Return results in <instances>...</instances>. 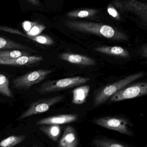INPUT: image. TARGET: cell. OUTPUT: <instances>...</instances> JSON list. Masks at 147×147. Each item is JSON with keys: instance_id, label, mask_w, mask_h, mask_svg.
<instances>
[{"instance_id": "1", "label": "cell", "mask_w": 147, "mask_h": 147, "mask_svg": "<svg viewBox=\"0 0 147 147\" xmlns=\"http://www.w3.org/2000/svg\"><path fill=\"white\" fill-rule=\"evenodd\" d=\"M143 75V72L134 74L102 87L96 93L94 97V106H98L105 102L117 92L135 80L142 78Z\"/></svg>"}, {"instance_id": "2", "label": "cell", "mask_w": 147, "mask_h": 147, "mask_svg": "<svg viewBox=\"0 0 147 147\" xmlns=\"http://www.w3.org/2000/svg\"><path fill=\"white\" fill-rule=\"evenodd\" d=\"M87 77L75 76L57 80H48L36 89L41 94H46L81 85L89 81Z\"/></svg>"}, {"instance_id": "3", "label": "cell", "mask_w": 147, "mask_h": 147, "mask_svg": "<svg viewBox=\"0 0 147 147\" xmlns=\"http://www.w3.org/2000/svg\"><path fill=\"white\" fill-rule=\"evenodd\" d=\"M96 125L107 129L119 132L123 134L133 136L134 132L130 128L131 123L127 119L115 117H105L93 121Z\"/></svg>"}, {"instance_id": "4", "label": "cell", "mask_w": 147, "mask_h": 147, "mask_svg": "<svg viewBox=\"0 0 147 147\" xmlns=\"http://www.w3.org/2000/svg\"><path fill=\"white\" fill-rule=\"evenodd\" d=\"M52 72L51 70L38 69L16 78L12 81L13 87L19 90H28L42 81Z\"/></svg>"}, {"instance_id": "5", "label": "cell", "mask_w": 147, "mask_h": 147, "mask_svg": "<svg viewBox=\"0 0 147 147\" xmlns=\"http://www.w3.org/2000/svg\"><path fill=\"white\" fill-rule=\"evenodd\" d=\"M73 27L81 31L96 34L104 38L117 40H127V37L122 33L117 32L113 28L108 25L96 26L89 24H76Z\"/></svg>"}, {"instance_id": "6", "label": "cell", "mask_w": 147, "mask_h": 147, "mask_svg": "<svg viewBox=\"0 0 147 147\" xmlns=\"http://www.w3.org/2000/svg\"><path fill=\"white\" fill-rule=\"evenodd\" d=\"M147 94L146 82H139L126 86L110 98L112 102H117L126 99L145 96Z\"/></svg>"}, {"instance_id": "7", "label": "cell", "mask_w": 147, "mask_h": 147, "mask_svg": "<svg viewBox=\"0 0 147 147\" xmlns=\"http://www.w3.org/2000/svg\"><path fill=\"white\" fill-rule=\"evenodd\" d=\"M63 98L62 96H57L35 101L20 116L18 120H23L29 117L46 112L52 106L60 102Z\"/></svg>"}, {"instance_id": "8", "label": "cell", "mask_w": 147, "mask_h": 147, "mask_svg": "<svg viewBox=\"0 0 147 147\" xmlns=\"http://www.w3.org/2000/svg\"><path fill=\"white\" fill-rule=\"evenodd\" d=\"M43 59L42 57L40 56H24L15 59L0 57V65L32 66Z\"/></svg>"}, {"instance_id": "9", "label": "cell", "mask_w": 147, "mask_h": 147, "mask_svg": "<svg viewBox=\"0 0 147 147\" xmlns=\"http://www.w3.org/2000/svg\"><path fill=\"white\" fill-rule=\"evenodd\" d=\"M78 116L75 114H64L43 118L38 121V125H62L74 122L77 121Z\"/></svg>"}, {"instance_id": "10", "label": "cell", "mask_w": 147, "mask_h": 147, "mask_svg": "<svg viewBox=\"0 0 147 147\" xmlns=\"http://www.w3.org/2000/svg\"><path fill=\"white\" fill-rule=\"evenodd\" d=\"M60 59L73 64L85 66H93L96 65V61L93 59L84 56L70 53H63L58 56Z\"/></svg>"}, {"instance_id": "11", "label": "cell", "mask_w": 147, "mask_h": 147, "mask_svg": "<svg viewBox=\"0 0 147 147\" xmlns=\"http://www.w3.org/2000/svg\"><path fill=\"white\" fill-rule=\"evenodd\" d=\"M0 30L26 37L41 45L50 46L54 44V41L53 39L48 35L39 34L35 36H28L19 30L7 27L0 26Z\"/></svg>"}, {"instance_id": "12", "label": "cell", "mask_w": 147, "mask_h": 147, "mask_svg": "<svg viewBox=\"0 0 147 147\" xmlns=\"http://www.w3.org/2000/svg\"><path fill=\"white\" fill-rule=\"evenodd\" d=\"M78 140L73 127L69 125L64 131L59 142L58 147H77Z\"/></svg>"}, {"instance_id": "13", "label": "cell", "mask_w": 147, "mask_h": 147, "mask_svg": "<svg viewBox=\"0 0 147 147\" xmlns=\"http://www.w3.org/2000/svg\"><path fill=\"white\" fill-rule=\"evenodd\" d=\"M98 52L122 58H129L130 54L126 49L119 46H101L94 48Z\"/></svg>"}, {"instance_id": "14", "label": "cell", "mask_w": 147, "mask_h": 147, "mask_svg": "<svg viewBox=\"0 0 147 147\" xmlns=\"http://www.w3.org/2000/svg\"><path fill=\"white\" fill-rule=\"evenodd\" d=\"M90 90V86L89 85L82 86L75 88L72 91V103L79 105L84 103Z\"/></svg>"}, {"instance_id": "15", "label": "cell", "mask_w": 147, "mask_h": 147, "mask_svg": "<svg viewBox=\"0 0 147 147\" xmlns=\"http://www.w3.org/2000/svg\"><path fill=\"white\" fill-rule=\"evenodd\" d=\"M23 29L28 36H35L39 35L46 28L44 25H41L36 22H24L22 23Z\"/></svg>"}, {"instance_id": "16", "label": "cell", "mask_w": 147, "mask_h": 147, "mask_svg": "<svg viewBox=\"0 0 147 147\" xmlns=\"http://www.w3.org/2000/svg\"><path fill=\"white\" fill-rule=\"evenodd\" d=\"M39 129L55 142L58 141L61 134V128L60 125H42Z\"/></svg>"}, {"instance_id": "17", "label": "cell", "mask_w": 147, "mask_h": 147, "mask_svg": "<svg viewBox=\"0 0 147 147\" xmlns=\"http://www.w3.org/2000/svg\"><path fill=\"white\" fill-rule=\"evenodd\" d=\"M92 145L96 147H133L121 142L107 138L94 140Z\"/></svg>"}, {"instance_id": "18", "label": "cell", "mask_w": 147, "mask_h": 147, "mask_svg": "<svg viewBox=\"0 0 147 147\" xmlns=\"http://www.w3.org/2000/svg\"><path fill=\"white\" fill-rule=\"evenodd\" d=\"M28 47L26 46L10 40L8 39L0 37V50H25Z\"/></svg>"}, {"instance_id": "19", "label": "cell", "mask_w": 147, "mask_h": 147, "mask_svg": "<svg viewBox=\"0 0 147 147\" xmlns=\"http://www.w3.org/2000/svg\"><path fill=\"white\" fill-rule=\"evenodd\" d=\"M26 135L11 136L0 142V147H13L23 141Z\"/></svg>"}, {"instance_id": "20", "label": "cell", "mask_w": 147, "mask_h": 147, "mask_svg": "<svg viewBox=\"0 0 147 147\" xmlns=\"http://www.w3.org/2000/svg\"><path fill=\"white\" fill-rule=\"evenodd\" d=\"M0 94L9 98L13 96V92L9 87L8 78L2 74H0Z\"/></svg>"}, {"instance_id": "21", "label": "cell", "mask_w": 147, "mask_h": 147, "mask_svg": "<svg viewBox=\"0 0 147 147\" xmlns=\"http://www.w3.org/2000/svg\"><path fill=\"white\" fill-rule=\"evenodd\" d=\"M30 54L29 53L18 50H7L0 51V57L5 58H18L24 56H30Z\"/></svg>"}, {"instance_id": "22", "label": "cell", "mask_w": 147, "mask_h": 147, "mask_svg": "<svg viewBox=\"0 0 147 147\" xmlns=\"http://www.w3.org/2000/svg\"><path fill=\"white\" fill-rule=\"evenodd\" d=\"M108 12L110 15L112 16L113 17H115L117 16V11L113 8H109L108 9Z\"/></svg>"}, {"instance_id": "23", "label": "cell", "mask_w": 147, "mask_h": 147, "mask_svg": "<svg viewBox=\"0 0 147 147\" xmlns=\"http://www.w3.org/2000/svg\"><path fill=\"white\" fill-rule=\"evenodd\" d=\"M89 15V13L86 10H83V11H80L79 13L78 16L80 18H84V17H86L88 16Z\"/></svg>"}, {"instance_id": "24", "label": "cell", "mask_w": 147, "mask_h": 147, "mask_svg": "<svg viewBox=\"0 0 147 147\" xmlns=\"http://www.w3.org/2000/svg\"><path fill=\"white\" fill-rule=\"evenodd\" d=\"M28 3L35 5V6H39V2L38 0H26Z\"/></svg>"}, {"instance_id": "25", "label": "cell", "mask_w": 147, "mask_h": 147, "mask_svg": "<svg viewBox=\"0 0 147 147\" xmlns=\"http://www.w3.org/2000/svg\"><path fill=\"white\" fill-rule=\"evenodd\" d=\"M32 147H39L38 146V145H34V146H33Z\"/></svg>"}, {"instance_id": "26", "label": "cell", "mask_w": 147, "mask_h": 147, "mask_svg": "<svg viewBox=\"0 0 147 147\" xmlns=\"http://www.w3.org/2000/svg\"></svg>"}]
</instances>
